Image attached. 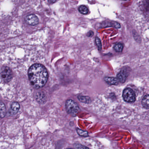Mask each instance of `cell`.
Segmentation results:
<instances>
[{"mask_svg": "<svg viewBox=\"0 0 149 149\" xmlns=\"http://www.w3.org/2000/svg\"><path fill=\"white\" fill-rule=\"evenodd\" d=\"M11 109L13 114H16L18 112L20 109V105L17 102H14L11 104Z\"/></svg>", "mask_w": 149, "mask_h": 149, "instance_id": "30bf717a", "label": "cell"}, {"mask_svg": "<svg viewBox=\"0 0 149 149\" xmlns=\"http://www.w3.org/2000/svg\"><path fill=\"white\" fill-rule=\"evenodd\" d=\"M36 99L40 103H44L46 102V97L42 92H39L36 94Z\"/></svg>", "mask_w": 149, "mask_h": 149, "instance_id": "9c48e42d", "label": "cell"}, {"mask_svg": "<svg viewBox=\"0 0 149 149\" xmlns=\"http://www.w3.org/2000/svg\"><path fill=\"white\" fill-rule=\"evenodd\" d=\"M30 82L33 87L40 89L44 86L48 80V74L47 69L39 64L33 65L28 72Z\"/></svg>", "mask_w": 149, "mask_h": 149, "instance_id": "6da1fadb", "label": "cell"}, {"mask_svg": "<svg viewBox=\"0 0 149 149\" xmlns=\"http://www.w3.org/2000/svg\"><path fill=\"white\" fill-rule=\"evenodd\" d=\"M114 49L116 52H122V50L123 49V45L121 43H118L114 46Z\"/></svg>", "mask_w": 149, "mask_h": 149, "instance_id": "2e32d148", "label": "cell"}, {"mask_svg": "<svg viewBox=\"0 0 149 149\" xmlns=\"http://www.w3.org/2000/svg\"><path fill=\"white\" fill-rule=\"evenodd\" d=\"M125 1H126V0H125Z\"/></svg>", "mask_w": 149, "mask_h": 149, "instance_id": "603a6c76", "label": "cell"}, {"mask_svg": "<svg viewBox=\"0 0 149 149\" xmlns=\"http://www.w3.org/2000/svg\"><path fill=\"white\" fill-rule=\"evenodd\" d=\"M127 77V74L125 70L121 71L117 75V78L121 83H124L125 82Z\"/></svg>", "mask_w": 149, "mask_h": 149, "instance_id": "ba28073f", "label": "cell"}, {"mask_svg": "<svg viewBox=\"0 0 149 149\" xmlns=\"http://www.w3.org/2000/svg\"><path fill=\"white\" fill-rule=\"evenodd\" d=\"M74 147L76 149H90L87 146H83L80 144H75Z\"/></svg>", "mask_w": 149, "mask_h": 149, "instance_id": "e0dca14e", "label": "cell"}, {"mask_svg": "<svg viewBox=\"0 0 149 149\" xmlns=\"http://www.w3.org/2000/svg\"><path fill=\"white\" fill-rule=\"evenodd\" d=\"M122 96L124 100L128 103H133L136 100L135 92L130 88H127L123 91Z\"/></svg>", "mask_w": 149, "mask_h": 149, "instance_id": "277c9868", "label": "cell"}, {"mask_svg": "<svg viewBox=\"0 0 149 149\" xmlns=\"http://www.w3.org/2000/svg\"><path fill=\"white\" fill-rule=\"evenodd\" d=\"M142 104L144 108L149 109V95H146L144 97L142 101Z\"/></svg>", "mask_w": 149, "mask_h": 149, "instance_id": "8fae6325", "label": "cell"}, {"mask_svg": "<svg viewBox=\"0 0 149 149\" xmlns=\"http://www.w3.org/2000/svg\"><path fill=\"white\" fill-rule=\"evenodd\" d=\"M77 134L81 137H87L88 136V133L87 131H84L79 129H77Z\"/></svg>", "mask_w": 149, "mask_h": 149, "instance_id": "9a60e30c", "label": "cell"}, {"mask_svg": "<svg viewBox=\"0 0 149 149\" xmlns=\"http://www.w3.org/2000/svg\"><path fill=\"white\" fill-rule=\"evenodd\" d=\"M56 0H48L49 3L50 4H53V3H55L56 2Z\"/></svg>", "mask_w": 149, "mask_h": 149, "instance_id": "44dd1931", "label": "cell"}, {"mask_svg": "<svg viewBox=\"0 0 149 149\" xmlns=\"http://www.w3.org/2000/svg\"><path fill=\"white\" fill-rule=\"evenodd\" d=\"M104 80L109 85H116L118 84L120 82L118 78H114V77H106L104 78Z\"/></svg>", "mask_w": 149, "mask_h": 149, "instance_id": "52a82bcc", "label": "cell"}, {"mask_svg": "<svg viewBox=\"0 0 149 149\" xmlns=\"http://www.w3.org/2000/svg\"><path fill=\"white\" fill-rule=\"evenodd\" d=\"M78 10L79 12L83 14H86L88 12V9L87 7L85 5H81L79 7Z\"/></svg>", "mask_w": 149, "mask_h": 149, "instance_id": "5bb4252c", "label": "cell"}, {"mask_svg": "<svg viewBox=\"0 0 149 149\" xmlns=\"http://www.w3.org/2000/svg\"><path fill=\"white\" fill-rule=\"evenodd\" d=\"M66 108L67 112L73 116H75L80 110L79 106L77 103L71 99L66 101Z\"/></svg>", "mask_w": 149, "mask_h": 149, "instance_id": "3957f363", "label": "cell"}, {"mask_svg": "<svg viewBox=\"0 0 149 149\" xmlns=\"http://www.w3.org/2000/svg\"><path fill=\"white\" fill-rule=\"evenodd\" d=\"M78 99L80 102L83 103H89L90 101V98L87 96H78Z\"/></svg>", "mask_w": 149, "mask_h": 149, "instance_id": "4fadbf2b", "label": "cell"}, {"mask_svg": "<svg viewBox=\"0 0 149 149\" xmlns=\"http://www.w3.org/2000/svg\"><path fill=\"white\" fill-rule=\"evenodd\" d=\"M113 23V26L115 28H120L121 27V25H120V24L116 22H112Z\"/></svg>", "mask_w": 149, "mask_h": 149, "instance_id": "d6986e66", "label": "cell"}, {"mask_svg": "<svg viewBox=\"0 0 149 149\" xmlns=\"http://www.w3.org/2000/svg\"><path fill=\"white\" fill-rule=\"evenodd\" d=\"M73 149V148H68V149Z\"/></svg>", "mask_w": 149, "mask_h": 149, "instance_id": "7402d4cb", "label": "cell"}, {"mask_svg": "<svg viewBox=\"0 0 149 149\" xmlns=\"http://www.w3.org/2000/svg\"><path fill=\"white\" fill-rule=\"evenodd\" d=\"M135 10L137 17H140V19L149 20V0H138Z\"/></svg>", "mask_w": 149, "mask_h": 149, "instance_id": "7a4b0ae2", "label": "cell"}, {"mask_svg": "<svg viewBox=\"0 0 149 149\" xmlns=\"http://www.w3.org/2000/svg\"><path fill=\"white\" fill-rule=\"evenodd\" d=\"M0 111H1V117L2 118L5 117L6 114V109L5 105L2 102L1 103L0 105Z\"/></svg>", "mask_w": 149, "mask_h": 149, "instance_id": "7c38bea8", "label": "cell"}, {"mask_svg": "<svg viewBox=\"0 0 149 149\" xmlns=\"http://www.w3.org/2000/svg\"><path fill=\"white\" fill-rule=\"evenodd\" d=\"M96 43L97 45L98 49L99 50H101V43L100 39L98 37L96 38Z\"/></svg>", "mask_w": 149, "mask_h": 149, "instance_id": "ac0fdd59", "label": "cell"}, {"mask_svg": "<svg viewBox=\"0 0 149 149\" xmlns=\"http://www.w3.org/2000/svg\"><path fill=\"white\" fill-rule=\"evenodd\" d=\"M93 32H92V31H90L89 32L87 33V35L88 36V37H92L93 35Z\"/></svg>", "mask_w": 149, "mask_h": 149, "instance_id": "ffe728a7", "label": "cell"}, {"mask_svg": "<svg viewBox=\"0 0 149 149\" xmlns=\"http://www.w3.org/2000/svg\"><path fill=\"white\" fill-rule=\"evenodd\" d=\"M25 21L27 24L32 26L37 25L39 22L38 17L33 14L28 15L25 17Z\"/></svg>", "mask_w": 149, "mask_h": 149, "instance_id": "8992f818", "label": "cell"}, {"mask_svg": "<svg viewBox=\"0 0 149 149\" xmlns=\"http://www.w3.org/2000/svg\"><path fill=\"white\" fill-rule=\"evenodd\" d=\"M12 77L11 70L8 67H4L2 68L1 73V77L2 80L4 82H10Z\"/></svg>", "mask_w": 149, "mask_h": 149, "instance_id": "5b68a950", "label": "cell"}]
</instances>
